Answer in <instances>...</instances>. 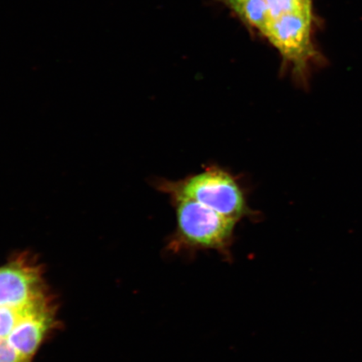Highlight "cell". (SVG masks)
Here are the masks:
<instances>
[{
  "label": "cell",
  "instance_id": "obj_5",
  "mask_svg": "<svg viewBox=\"0 0 362 362\" xmlns=\"http://www.w3.org/2000/svg\"><path fill=\"white\" fill-rule=\"evenodd\" d=\"M47 298H45L42 300L24 308V309H11V308L0 307V339L8 342V338L13 334L18 324L21 322L23 317L28 313L29 310L33 309L34 306L47 300Z\"/></svg>",
  "mask_w": 362,
  "mask_h": 362
},
{
  "label": "cell",
  "instance_id": "obj_6",
  "mask_svg": "<svg viewBox=\"0 0 362 362\" xmlns=\"http://www.w3.org/2000/svg\"><path fill=\"white\" fill-rule=\"evenodd\" d=\"M0 362H30L22 357L19 353L6 341L0 339Z\"/></svg>",
  "mask_w": 362,
  "mask_h": 362
},
{
  "label": "cell",
  "instance_id": "obj_4",
  "mask_svg": "<svg viewBox=\"0 0 362 362\" xmlns=\"http://www.w3.org/2000/svg\"><path fill=\"white\" fill-rule=\"evenodd\" d=\"M47 298L40 269L22 259L0 268V307L24 309Z\"/></svg>",
  "mask_w": 362,
  "mask_h": 362
},
{
  "label": "cell",
  "instance_id": "obj_7",
  "mask_svg": "<svg viewBox=\"0 0 362 362\" xmlns=\"http://www.w3.org/2000/svg\"><path fill=\"white\" fill-rule=\"evenodd\" d=\"M228 3L232 6V4L240 1V0H228Z\"/></svg>",
  "mask_w": 362,
  "mask_h": 362
},
{
  "label": "cell",
  "instance_id": "obj_2",
  "mask_svg": "<svg viewBox=\"0 0 362 362\" xmlns=\"http://www.w3.org/2000/svg\"><path fill=\"white\" fill-rule=\"evenodd\" d=\"M158 189L172 197L192 199L236 221L250 215L245 194L234 176L217 166L177 180H160Z\"/></svg>",
  "mask_w": 362,
  "mask_h": 362
},
{
  "label": "cell",
  "instance_id": "obj_1",
  "mask_svg": "<svg viewBox=\"0 0 362 362\" xmlns=\"http://www.w3.org/2000/svg\"><path fill=\"white\" fill-rule=\"evenodd\" d=\"M170 199L175 209L176 229L170 240L169 250L174 252L185 250L228 252L238 221L192 199Z\"/></svg>",
  "mask_w": 362,
  "mask_h": 362
},
{
  "label": "cell",
  "instance_id": "obj_3",
  "mask_svg": "<svg viewBox=\"0 0 362 362\" xmlns=\"http://www.w3.org/2000/svg\"><path fill=\"white\" fill-rule=\"evenodd\" d=\"M311 13H287L269 23L262 31L293 66V75L304 83L308 66L316 55L310 39Z\"/></svg>",
  "mask_w": 362,
  "mask_h": 362
}]
</instances>
